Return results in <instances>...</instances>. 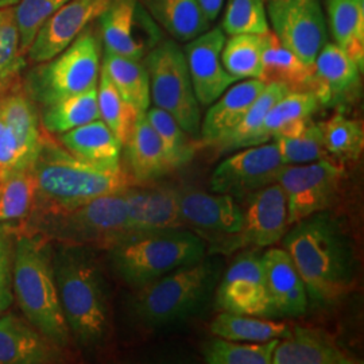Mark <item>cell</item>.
<instances>
[{
	"label": "cell",
	"mask_w": 364,
	"mask_h": 364,
	"mask_svg": "<svg viewBox=\"0 0 364 364\" xmlns=\"http://www.w3.org/2000/svg\"><path fill=\"white\" fill-rule=\"evenodd\" d=\"M293 225L284 243L308 297L317 306L346 299L353 287V259L338 224L320 212Z\"/></svg>",
	"instance_id": "1"
},
{
	"label": "cell",
	"mask_w": 364,
	"mask_h": 364,
	"mask_svg": "<svg viewBox=\"0 0 364 364\" xmlns=\"http://www.w3.org/2000/svg\"><path fill=\"white\" fill-rule=\"evenodd\" d=\"M279 340L247 343L218 338L203 346V356L208 364H272Z\"/></svg>",
	"instance_id": "38"
},
{
	"label": "cell",
	"mask_w": 364,
	"mask_h": 364,
	"mask_svg": "<svg viewBox=\"0 0 364 364\" xmlns=\"http://www.w3.org/2000/svg\"><path fill=\"white\" fill-rule=\"evenodd\" d=\"M53 270L70 336L84 348L99 347L109 332L105 277L88 247L53 248Z\"/></svg>",
	"instance_id": "3"
},
{
	"label": "cell",
	"mask_w": 364,
	"mask_h": 364,
	"mask_svg": "<svg viewBox=\"0 0 364 364\" xmlns=\"http://www.w3.org/2000/svg\"><path fill=\"white\" fill-rule=\"evenodd\" d=\"M14 228V297L31 326L68 348L72 336L55 285L50 239L41 232Z\"/></svg>",
	"instance_id": "4"
},
{
	"label": "cell",
	"mask_w": 364,
	"mask_h": 364,
	"mask_svg": "<svg viewBox=\"0 0 364 364\" xmlns=\"http://www.w3.org/2000/svg\"><path fill=\"white\" fill-rule=\"evenodd\" d=\"M328 15L335 43L363 70L364 0H328Z\"/></svg>",
	"instance_id": "32"
},
{
	"label": "cell",
	"mask_w": 364,
	"mask_h": 364,
	"mask_svg": "<svg viewBox=\"0 0 364 364\" xmlns=\"http://www.w3.org/2000/svg\"><path fill=\"white\" fill-rule=\"evenodd\" d=\"M18 228L41 232L63 245L108 250L127 232V204L123 192L102 196L60 213L30 216Z\"/></svg>",
	"instance_id": "7"
},
{
	"label": "cell",
	"mask_w": 364,
	"mask_h": 364,
	"mask_svg": "<svg viewBox=\"0 0 364 364\" xmlns=\"http://www.w3.org/2000/svg\"><path fill=\"white\" fill-rule=\"evenodd\" d=\"M144 64L154 107L174 117L189 136H197L201 112L183 50L174 41H162L147 54Z\"/></svg>",
	"instance_id": "9"
},
{
	"label": "cell",
	"mask_w": 364,
	"mask_h": 364,
	"mask_svg": "<svg viewBox=\"0 0 364 364\" xmlns=\"http://www.w3.org/2000/svg\"><path fill=\"white\" fill-rule=\"evenodd\" d=\"M39 117L43 130L49 134H64L100 119L97 87L43 107Z\"/></svg>",
	"instance_id": "34"
},
{
	"label": "cell",
	"mask_w": 364,
	"mask_h": 364,
	"mask_svg": "<svg viewBox=\"0 0 364 364\" xmlns=\"http://www.w3.org/2000/svg\"><path fill=\"white\" fill-rule=\"evenodd\" d=\"M21 0H0V9H6V7H11L16 6Z\"/></svg>",
	"instance_id": "48"
},
{
	"label": "cell",
	"mask_w": 364,
	"mask_h": 364,
	"mask_svg": "<svg viewBox=\"0 0 364 364\" xmlns=\"http://www.w3.org/2000/svg\"><path fill=\"white\" fill-rule=\"evenodd\" d=\"M210 332L218 338L232 341L262 343L287 338L290 328L285 323L263 320L254 316L223 312L210 324Z\"/></svg>",
	"instance_id": "35"
},
{
	"label": "cell",
	"mask_w": 364,
	"mask_h": 364,
	"mask_svg": "<svg viewBox=\"0 0 364 364\" xmlns=\"http://www.w3.org/2000/svg\"><path fill=\"white\" fill-rule=\"evenodd\" d=\"M360 68L336 43L321 48L314 61L312 92L318 103L335 105L359 87Z\"/></svg>",
	"instance_id": "22"
},
{
	"label": "cell",
	"mask_w": 364,
	"mask_h": 364,
	"mask_svg": "<svg viewBox=\"0 0 364 364\" xmlns=\"http://www.w3.org/2000/svg\"><path fill=\"white\" fill-rule=\"evenodd\" d=\"M64 350L26 318L13 313L0 317V364L60 363Z\"/></svg>",
	"instance_id": "20"
},
{
	"label": "cell",
	"mask_w": 364,
	"mask_h": 364,
	"mask_svg": "<svg viewBox=\"0 0 364 364\" xmlns=\"http://www.w3.org/2000/svg\"><path fill=\"white\" fill-rule=\"evenodd\" d=\"M221 28L228 36L269 33L264 0H228Z\"/></svg>",
	"instance_id": "43"
},
{
	"label": "cell",
	"mask_w": 364,
	"mask_h": 364,
	"mask_svg": "<svg viewBox=\"0 0 364 364\" xmlns=\"http://www.w3.org/2000/svg\"><path fill=\"white\" fill-rule=\"evenodd\" d=\"M102 48L91 30H84L64 52L37 64L22 81L30 99L41 108L97 87Z\"/></svg>",
	"instance_id": "8"
},
{
	"label": "cell",
	"mask_w": 364,
	"mask_h": 364,
	"mask_svg": "<svg viewBox=\"0 0 364 364\" xmlns=\"http://www.w3.org/2000/svg\"><path fill=\"white\" fill-rule=\"evenodd\" d=\"M358 363L338 343L323 331L297 326L278 341L272 364Z\"/></svg>",
	"instance_id": "24"
},
{
	"label": "cell",
	"mask_w": 364,
	"mask_h": 364,
	"mask_svg": "<svg viewBox=\"0 0 364 364\" xmlns=\"http://www.w3.org/2000/svg\"><path fill=\"white\" fill-rule=\"evenodd\" d=\"M14 225L0 224V316L11 306L14 301Z\"/></svg>",
	"instance_id": "46"
},
{
	"label": "cell",
	"mask_w": 364,
	"mask_h": 364,
	"mask_svg": "<svg viewBox=\"0 0 364 364\" xmlns=\"http://www.w3.org/2000/svg\"><path fill=\"white\" fill-rule=\"evenodd\" d=\"M126 156L134 183H147L162 178L173 171L169 159L156 130L141 114L126 142Z\"/></svg>",
	"instance_id": "26"
},
{
	"label": "cell",
	"mask_w": 364,
	"mask_h": 364,
	"mask_svg": "<svg viewBox=\"0 0 364 364\" xmlns=\"http://www.w3.org/2000/svg\"><path fill=\"white\" fill-rule=\"evenodd\" d=\"M146 16L147 14L141 10L138 0H112L97 18L105 52L142 60L146 49L151 48L136 34L138 25Z\"/></svg>",
	"instance_id": "23"
},
{
	"label": "cell",
	"mask_w": 364,
	"mask_h": 364,
	"mask_svg": "<svg viewBox=\"0 0 364 364\" xmlns=\"http://www.w3.org/2000/svg\"><path fill=\"white\" fill-rule=\"evenodd\" d=\"M37 200V185L33 166L0 182V224L27 220Z\"/></svg>",
	"instance_id": "37"
},
{
	"label": "cell",
	"mask_w": 364,
	"mask_h": 364,
	"mask_svg": "<svg viewBox=\"0 0 364 364\" xmlns=\"http://www.w3.org/2000/svg\"><path fill=\"white\" fill-rule=\"evenodd\" d=\"M33 170L37 200L31 216L65 212L134 185L123 169H102L72 156L63 144L53 141L48 131Z\"/></svg>",
	"instance_id": "2"
},
{
	"label": "cell",
	"mask_w": 364,
	"mask_h": 364,
	"mask_svg": "<svg viewBox=\"0 0 364 364\" xmlns=\"http://www.w3.org/2000/svg\"><path fill=\"white\" fill-rule=\"evenodd\" d=\"M269 317H299L306 312L308 294L299 270L287 250L270 248L262 257Z\"/></svg>",
	"instance_id": "19"
},
{
	"label": "cell",
	"mask_w": 364,
	"mask_h": 364,
	"mask_svg": "<svg viewBox=\"0 0 364 364\" xmlns=\"http://www.w3.org/2000/svg\"><path fill=\"white\" fill-rule=\"evenodd\" d=\"M107 251L117 277L138 289L204 259L207 245L189 228H168L126 235Z\"/></svg>",
	"instance_id": "5"
},
{
	"label": "cell",
	"mask_w": 364,
	"mask_h": 364,
	"mask_svg": "<svg viewBox=\"0 0 364 364\" xmlns=\"http://www.w3.org/2000/svg\"><path fill=\"white\" fill-rule=\"evenodd\" d=\"M284 168L278 147L273 144H260L225 158L213 170L210 189L213 193L247 197L278 180Z\"/></svg>",
	"instance_id": "14"
},
{
	"label": "cell",
	"mask_w": 364,
	"mask_h": 364,
	"mask_svg": "<svg viewBox=\"0 0 364 364\" xmlns=\"http://www.w3.org/2000/svg\"><path fill=\"white\" fill-rule=\"evenodd\" d=\"M153 19L173 38L189 42L209 28L207 16L197 0H144Z\"/></svg>",
	"instance_id": "30"
},
{
	"label": "cell",
	"mask_w": 364,
	"mask_h": 364,
	"mask_svg": "<svg viewBox=\"0 0 364 364\" xmlns=\"http://www.w3.org/2000/svg\"><path fill=\"white\" fill-rule=\"evenodd\" d=\"M146 117L156 130L173 170L185 166L193 156V146L189 135L166 111L151 107L146 111Z\"/></svg>",
	"instance_id": "41"
},
{
	"label": "cell",
	"mask_w": 364,
	"mask_h": 364,
	"mask_svg": "<svg viewBox=\"0 0 364 364\" xmlns=\"http://www.w3.org/2000/svg\"><path fill=\"white\" fill-rule=\"evenodd\" d=\"M69 0H21L15 11V19L19 30L21 52L26 57L41 26Z\"/></svg>",
	"instance_id": "45"
},
{
	"label": "cell",
	"mask_w": 364,
	"mask_h": 364,
	"mask_svg": "<svg viewBox=\"0 0 364 364\" xmlns=\"http://www.w3.org/2000/svg\"><path fill=\"white\" fill-rule=\"evenodd\" d=\"M219 272V263L205 257L138 287L131 304L134 316L149 328L181 323L205 305L218 282Z\"/></svg>",
	"instance_id": "6"
},
{
	"label": "cell",
	"mask_w": 364,
	"mask_h": 364,
	"mask_svg": "<svg viewBox=\"0 0 364 364\" xmlns=\"http://www.w3.org/2000/svg\"><path fill=\"white\" fill-rule=\"evenodd\" d=\"M180 191L171 188L136 186L123 191L127 204L129 234L168 228H185L178 208Z\"/></svg>",
	"instance_id": "21"
},
{
	"label": "cell",
	"mask_w": 364,
	"mask_h": 364,
	"mask_svg": "<svg viewBox=\"0 0 364 364\" xmlns=\"http://www.w3.org/2000/svg\"><path fill=\"white\" fill-rule=\"evenodd\" d=\"M25 55L21 52L19 30L11 7L0 9V92L21 82Z\"/></svg>",
	"instance_id": "40"
},
{
	"label": "cell",
	"mask_w": 364,
	"mask_h": 364,
	"mask_svg": "<svg viewBox=\"0 0 364 364\" xmlns=\"http://www.w3.org/2000/svg\"><path fill=\"white\" fill-rule=\"evenodd\" d=\"M45 135L37 105L22 81L0 92V182L34 165Z\"/></svg>",
	"instance_id": "10"
},
{
	"label": "cell",
	"mask_w": 364,
	"mask_h": 364,
	"mask_svg": "<svg viewBox=\"0 0 364 364\" xmlns=\"http://www.w3.org/2000/svg\"><path fill=\"white\" fill-rule=\"evenodd\" d=\"M289 92L291 91H289L287 85L281 82H267L239 124L225 136H223L220 141H218L215 146L220 147L221 150L231 151L263 144L260 132L266 115L270 108Z\"/></svg>",
	"instance_id": "33"
},
{
	"label": "cell",
	"mask_w": 364,
	"mask_h": 364,
	"mask_svg": "<svg viewBox=\"0 0 364 364\" xmlns=\"http://www.w3.org/2000/svg\"><path fill=\"white\" fill-rule=\"evenodd\" d=\"M197 1L209 22H213L221 13V9L225 0H197Z\"/></svg>",
	"instance_id": "47"
},
{
	"label": "cell",
	"mask_w": 364,
	"mask_h": 364,
	"mask_svg": "<svg viewBox=\"0 0 364 364\" xmlns=\"http://www.w3.org/2000/svg\"><path fill=\"white\" fill-rule=\"evenodd\" d=\"M267 34V33H266ZM266 34H237L225 39L221 49V63L237 81L262 77V57Z\"/></svg>",
	"instance_id": "36"
},
{
	"label": "cell",
	"mask_w": 364,
	"mask_h": 364,
	"mask_svg": "<svg viewBox=\"0 0 364 364\" xmlns=\"http://www.w3.org/2000/svg\"><path fill=\"white\" fill-rule=\"evenodd\" d=\"M326 153L344 159H358L364 147L362 123L336 114L320 124Z\"/></svg>",
	"instance_id": "42"
},
{
	"label": "cell",
	"mask_w": 364,
	"mask_h": 364,
	"mask_svg": "<svg viewBox=\"0 0 364 364\" xmlns=\"http://www.w3.org/2000/svg\"><path fill=\"white\" fill-rule=\"evenodd\" d=\"M343 177V168L326 158L305 165H284L277 182L287 196L289 225L328 208Z\"/></svg>",
	"instance_id": "12"
},
{
	"label": "cell",
	"mask_w": 364,
	"mask_h": 364,
	"mask_svg": "<svg viewBox=\"0 0 364 364\" xmlns=\"http://www.w3.org/2000/svg\"><path fill=\"white\" fill-rule=\"evenodd\" d=\"M245 224L237 237V248L269 247L287 234V203L278 182L247 196L243 208Z\"/></svg>",
	"instance_id": "18"
},
{
	"label": "cell",
	"mask_w": 364,
	"mask_h": 364,
	"mask_svg": "<svg viewBox=\"0 0 364 364\" xmlns=\"http://www.w3.org/2000/svg\"><path fill=\"white\" fill-rule=\"evenodd\" d=\"M216 302L224 312L269 317V297L258 254L246 252L235 260L221 279Z\"/></svg>",
	"instance_id": "17"
},
{
	"label": "cell",
	"mask_w": 364,
	"mask_h": 364,
	"mask_svg": "<svg viewBox=\"0 0 364 364\" xmlns=\"http://www.w3.org/2000/svg\"><path fill=\"white\" fill-rule=\"evenodd\" d=\"M274 142L284 165H305L326 158L321 127L313 122L297 136H281L275 138Z\"/></svg>",
	"instance_id": "44"
},
{
	"label": "cell",
	"mask_w": 364,
	"mask_h": 364,
	"mask_svg": "<svg viewBox=\"0 0 364 364\" xmlns=\"http://www.w3.org/2000/svg\"><path fill=\"white\" fill-rule=\"evenodd\" d=\"M102 66L122 97L138 114H144L150 108V76L142 60H134L105 50Z\"/></svg>",
	"instance_id": "31"
},
{
	"label": "cell",
	"mask_w": 364,
	"mask_h": 364,
	"mask_svg": "<svg viewBox=\"0 0 364 364\" xmlns=\"http://www.w3.org/2000/svg\"><path fill=\"white\" fill-rule=\"evenodd\" d=\"M318 105L313 92H289L267 112L260 132L262 142L281 136H297L312 122Z\"/></svg>",
	"instance_id": "28"
},
{
	"label": "cell",
	"mask_w": 364,
	"mask_h": 364,
	"mask_svg": "<svg viewBox=\"0 0 364 364\" xmlns=\"http://www.w3.org/2000/svg\"><path fill=\"white\" fill-rule=\"evenodd\" d=\"M224 42L225 33L221 27H215L189 41L183 48L198 105H212L237 81L221 63Z\"/></svg>",
	"instance_id": "16"
},
{
	"label": "cell",
	"mask_w": 364,
	"mask_h": 364,
	"mask_svg": "<svg viewBox=\"0 0 364 364\" xmlns=\"http://www.w3.org/2000/svg\"><path fill=\"white\" fill-rule=\"evenodd\" d=\"M97 105L100 119L115 134L122 146H124L136 119L141 114H138L122 97L103 66L100 68V76L97 82Z\"/></svg>",
	"instance_id": "39"
},
{
	"label": "cell",
	"mask_w": 364,
	"mask_h": 364,
	"mask_svg": "<svg viewBox=\"0 0 364 364\" xmlns=\"http://www.w3.org/2000/svg\"><path fill=\"white\" fill-rule=\"evenodd\" d=\"M180 216L185 228L205 242L212 243L216 252L232 251L237 248V237L243 230V208L232 196L205 192H180L178 193Z\"/></svg>",
	"instance_id": "11"
},
{
	"label": "cell",
	"mask_w": 364,
	"mask_h": 364,
	"mask_svg": "<svg viewBox=\"0 0 364 364\" xmlns=\"http://www.w3.org/2000/svg\"><path fill=\"white\" fill-rule=\"evenodd\" d=\"M60 142L72 156L90 165L102 169H122V144L102 119L60 134Z\"/></svg>",
	"instance_id": "27"
},
{
	"label": "cell",
	"mask_w": 364,
	"mask_h": 364,
	"mask_svg": "<svg viewBox=\"0 0 364 364\" xmlns=\"http://www.w3.org/2000/svg\"><path fill=\"white\" fill-rule=\"evenodd\" d=\"M112 0H69L41 26L26 57L34 64L52 60L64 52L92 21L97 19Z\"/></svg>",
	"instance_id": "15"
},
{
	"label": "cell",
	"mask_w": 364,
	"mask_h": 364,
	"mask_svg": "<svg viewBox=\"0 0 364 364\" xmlns=\"http://www.w3.org/2000/svg\"><path fill=\"white\" fill-rule=\"evenodd\" d=\"M266 82L258 78H247L231 85L220 97L212 103L200 126V135L205 144H215L239 124L257 100Z\"/></svg>",
	"instance_id": "25"
},
{
	"label": "cell",
	"mask_w": 364,
	"mask_h": 364,
	"mask_svg": "<svg viewBox=\"0 0 364 364\" xmlns=\"http://www.w3.org/2000/svg\"><path fill=\"white\" fill-rule=\"evenodd\" d=\"M266 13L279 42L301 61L314 66L326 43V16L318 0H270Z\"/></svg>",
	"instance_id": "13"
},
{
	"label": "cell",
	"mask_w": 364,
	"mask_h": 364,
	"mask_svg": "<svg viewBox=\"0 0 364 364\" xmlns=\"http://www.w3.org/2000/svg\"><path fill=\"white\" fill-rule=\"evenodd\" d=\"M314 66L301 61L293 52L285 48L270 30L262 57V77L267 82H281L289 91L312 92Z\"/></svg>",
	"instance_id": "29"
}]
</instances>
